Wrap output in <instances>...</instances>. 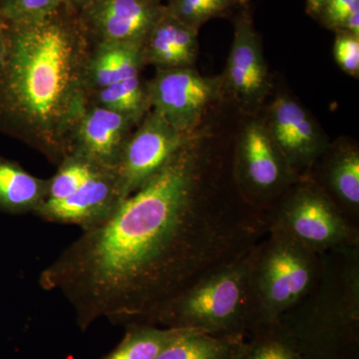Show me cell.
Returning <instances> with one entry per match:
<instances>
[{"mask_svg":"<svg viewBox=\"0 0 359 359\" xmlns=\"http://www.w3.org/2000/svg\"><path fill=\"white\" fill-rule=\"evenodd\" d=\"M233 176L243 197L264 212L299 180L259 121L247 125L238 139Z\"/></svg>","mask_w":359,"mask_h":359,"instance_id":"52a82bcc","label":"cell"},{"mask_svg":"<svg viewBox=\"0 0 359 359\" xmlns=\"http://www.w3.org/2000/svg\"><path fill=\"white\" fill-rule=\"evenodd\" d=\"M196 134L181 133L151 110L130 135L114 169L124 197L136 192Z\"/></svg>","mask_w":359,"mask_h":359,"instance_id":"9c48e42d","label":"cell"},{"mask_svg":"<svg viewBox=\"0 0 359 359\" xmlns=\"http://www.w3.org/2000/svg\"><path fill=\"white\" fill-rule=\"evenodd\" d=\"M252 250L194 283L144 323L237 335L249 327L248 276Z\"/></svg>","mask_w":359,"mask_h":359,"instance_id":"5b68a950","label":"cell"},{"mask_svg":"<svg viewBox=\"0 0 359 359\" xmlns=\"http://www.w3.org/2000/svg\"><path fill=\"white\" fill-rule=\"evenodd\" d=\"M340 211L359 226V152L354 147L337 149L321 165L320 176L311 180Z\"/></svg>","mask_w":359,"mask_h":359,"instance_id":"2e32d148","label":"cell"},{"mask_svg":"<svg viewBox=\"0 0 359 359\" xmlns=\"http://www.w3.org/2000/svg\"><path fill=\"white\" fill-rule=\"evenodd\" d=\"M144 67L141 45H93L85 70L86 91L105 88L128 78L139 76Z\"/></svg>","mask_w":359,"mask_h":359,"instance_id":"e0dca14e","label":"cell"},{"mask_svg":"<svg viewBox=\"0 0 359 359\" xmlns=\"http://www.w3.org/2000/svg\"><path fill=\"white\" fill-rule=\"evenodd\" d=\"M57 172L48 179V197L46 201L66 199L79 190L94 175L106 168L77 155H67L57 165Z\"/></svg>","mask_w":359,"mask_h":359,"instance_id":"7402d4cb","label":"cell"},{"mask_svg":"<svg viewBox=\"0 0 359 359\" xmlns=\"http://www.w3.org/2000/svg\"><path fill=\"white\" fill-rule=\"evenodd\" d=\"M245 4L244 0H166L165 6L177 20L199 30L207 21Z\"/></svg>","mask_w":359,"mask_h":359,"instance_id":"603a6c76","label":"cell"},{"mask_svg":"<svg viewBox=\"0 0 359 359\" xmlns=\"http://www.w3.org/2000/svg\"><path fill=\"white\" fill-rule=\"evenodd\" d=\"M87 102L140 123L151 111L148 81L141 75L86 93Z\"/></svg>","mask_w":359,"mask_h":359,"instance_id":"d6986e66","label":"cell"},{"mask_svg":"<svg viewBox=\"0 0 359 359\" xmlns=\"http://www.w3.org/2000/svg\"><path fill=\"white\" fill-rule=\"evenodd\" d=\"M7 52H8V27L0 20V78L6 68Z\"/></svg>","mask_w":359,"mask_h":359,"instance_id":"83f0119b","label":"cell"},{"mask_svg":"<svg viewBox=\"0 0 359 359\" xmlns=\"http://www.w3.org/2000/svg\"><path fill=\"white\" fill-rule=\"evenodd\" d=\"M165 11L161 0H93L78 13L90 45H141Z\"/></svg>","mask_w":359,"mask_h":359,"instance_id":"30bf717a","label":"cell"},{"mask_svg":"<svg viewBox=\"0 0 359 359\" xmlns=\"http://www.w3.org/2000/svg\"><path fill=\"white\" fill-rule=\"evenodd\" d=\"M137 126L131 118L86 101L68 135L67 155L81 156L98 166L115 169Z\"/></svg>","mask_w":359,"mask_h":359,"instance_id":"7c38bea8","label":"cell"},{"mask_svg":"<svg viewBox=\"0 0 359 359\" xmlns=\"http://www.w3.org/2000/svg\"><path fill=\"white\" fill-rule=\"evenodd\" d=\"M242 351L237 335L215 337L194 330L174 340L157 359H237Z\"/></svg>","mask_w":359,"mask_h":359,"instance_id":"ffe728a7","label":"cell"},{"mask_svg":"<svg viewBox=\"0 0 359 359\" xmlns=\"http://www.w3.org/2000/svg\"><path fill=\"white\" fill-rule=\"evenodd\" d=\"M0 78V131L58 165L68 135L86 104L85 70L91 45L67 4L44 20L8 25Z\"/></svg>","mask_w":359,"mask_h":359,"instance_id":"7a4b0ae2","label":"cell"},{"mask_svg":"<svg viewBox=\"0 0 359 359\" xmlns=\"http://www.w3.org/2000/svg\"><path fill=\"white\" fill-rule=\"evenodd\" d=\"M195 328H157L149 323H132L114 351L102 359H157L170 344Z\"/></svg>","mask_w":359,"mask_h":359,"instance_id":"44dd1931","label":"cell"},{"mask_svg":"<svg viewBox=\"0 0 359 359\" xmlns=\"http://www.w3.org/2000/svg\"><path fill=\"white\" fill-rule=\"evenodd\" d=\"M334 59L347 74L358 77L359 73V36L347 32H337L334 45Z\"/></svg>","mask_w":359,"mask_h":359,"instance_id":"4316f807","label":"cell"},{"mask_svg":"<svg viewBox=\"0 0 359 359\" xmlns=\"http://www.w3.org/2000/svg\"><path fill=\"white\" fill-rule=\"evenodd\" d=\"M66 4L65 0H0V20L8 25L44 20Z\"/></svg>","mask_w":359,"mask_h":359,"instance_id":"cb8c5ba5","label":"cell"},{"mask_svg":"<svg viewBox=\"0 0 359 359\" xmlns=\"http://www.w3.org/2000/svg\"><path fill=\"white\" fill-rule=\"evenodd\" d=\"M266 126L297 178L308 177L316 161L327 152V143L318 127L290 97L280 96L273 101Z\"/></svg>","mask_w":359,"mask_h":359,"instance_id":"8fae6325","label":"cell"},{"mask_svg":"<svg viewBox=\"0 0 359 359\" xmlns=\"http://www.w3.org/2000/svg\"><path fill=\"white\" fill-rule=\"evenodd\" d=\"M358 320L359 245H353L321 254L316 285L278 325L306 348L323 353L353 339Z\"/></svg>","mask_w":359,"mask_h":359,"instance_id":"3957f363","label":"cell"},{"mask_svg":"<svg viewBox=\"0 0 359 359\" xmlns=\"http://www.w3.org/2000/svg\"><path fill=\"white\" fill-rule=\"evenodd\" d=\"M261 328L264 334L248 349L245 359H299L297 349L278 323Z\"/></svg>","mask_w":359,"mask_h":359,"instance_id":"d4e9b609","label":"cell"},{"mask_svg":"<svg viewBox=\"0 0 359 359\" xmlns=\"http://www.w3.org/2000/svg\"><path fill=\"white\" fill-rule=\"evenodd\" d=\"M266 215L269 231L282 233L320 255L359 245L358 224L306 177L295 181Z\"/></svg>","mask_w":359,"mask_h":359,"instance_id":"8992f818","label":"cell"},{"mask_svg":"<svg viewBox=\"0 0 359 359\" xmlns=\"http://www.w3.org/2000/svg\"><path fill=\"white\" fill-rule=\"evenodd\" d=\"M161 1H164V0H161ZM165 1H166V0H165Z\"/></svg>","mask_w":359,"mask_h":359,"instance_id":"1f68e13d","label":"cell"},{"mask_svg":"<svg viewBox=\"0 0 359 359\" xmlns=\"http://www.w3.org/2000/svg\"><path fill=\"white\" fill-rule=\"evenodd\" d=\"M266 212L243 197L230 169L192 137L104 223L41 271L82 330L106 318L140 323L266 235Z\"/></svg>","mask_w":359,"mask_h":359,"instance_id":"6da1fadb","label":"cell"},{"mask_svg":"<svg viewBox=\"0 0 359 359\" xmlns=\"http://www.w3.org/2000/svg\"><path fill=\"white\" fill-rule=\"evenodd\" d=\"M125 199L114 169H103L66 199L46 201L34 215L86 231L107 221Z\"/></svg>","mask_w":359,"mask_h":359,"instance_id":"5bb4252c","label":"cell"},{"mask_svg":"<svg viewBox=\"0 0 359 359\" xmlns=\"http://www.w3.org/2000/svg\"><path fill=\"white\" fill-rule=\"evenodd\" d=\"M318 18L330 29L359 36V0H327Z\"/></svg>","mask_w":359,"mask_h":359,"instance_id":"484cf974","label":"cell"},{"mask_svg":"<svg viewBox=\"0 0 359 359\" xmlns=\"http://www.w3.org/2000/svg\"><path fill=\"white\" fill-rule=\"evenodd\" d=\"M224 86L228 87L238 102L248 110L261 105L271 87L261 37L247 11H242L235 20Z\"/></svg>","mask_w":359,"mask_h":359,"instance_id":"4fadbf2b","label":"cell"},{"mask_svg":"<svg viewBox=\"0 0 359 359\" xmlns=\"http://www.w3.org/2000/svg\"><path fill=\"white\" fill-rule=\"evenodd\" d=\"M327 1V0H306V7H308L309 14L318 18L321 9Z\"/></svg>","mask_w":359,"mask_h":359,"instance_id":"f1b7e54d","label":"cell"},{"mask_svg":"<svg viewBox=\"0 0 359 359\" xmlns=\"http://www.w3.org/2000/svg\"><path fill=\"white\" fill-rule=\"evenodd\" d=\"M91 1L93 0H65L66 4L77 13L82 11L85 6H88Z\"/></svg>","mask_w":359,"mask_h":359,"instance_id":"f546056e","label":"cell"},{"mask_svg":"<svg viewBox=\"0 0 359 359\" xmlns=\"http://www.w3.org/2000/svg\"><path fill=\"white\" fill-rule=\"evenodd\" d=\"M198 32L177 20L165 6L142 43L145 66L156 69L194 67L199 52Z\"/></svg>","mask_w":359,"mask_h":359,"instance_id":"9a60e30c","label":"cell"},{"mask_svg":"<svg viewBox=\"0 0 359 359\" xmlns=\"http://www.w3.org/2000/svg\"><path fill=\"white\" fill-rule=\"evenodd\" d=\"M48 197V179L26 171L20 163L0 156V212L35 214Z\"/></svg>","mask_w":359,"mask_h":359,"instance_id":"ac0fdd59","label":"cell"},{"mask_svg":"<svg viewBox=\"0 0 359 359\" xmlns=\"http://www.w3.org/2000/svg\"><path fill=\"white\" fill-rule=\"evenodd\" d=\"M244 1L248 2V1H249V0H244Z\"/></svg>","mask_w":359,"mask_h":359,"instance_id":"4dcf8cb0","label":"cell"},{"mask_svg":"<svg viewBox=\"0 0 359 359\" xmlns=\"http://www.w3.org/2000/svg\"><path fill=\"white\" fill-rule=\"evenodd\" d=\"M156 70L148 81L151 110L181 133H197L205 111L221 94L224 78L202 76L194 67Z\"/></svg>","mask_w":359,"mask_h":359,"instance_id":"ba28073f","label":"cell"},{"mask_svg":"<svg viewBox=\"0 0 359 359\" xmlns=\"http://www.w3.org/2000/svg\"><path fill=\"white\" fill-rule=\"evenodd\" d=\"M320 266L321 255L269 231L252 250L248 276L249 327L278 323L311 292Z\"/></svg>","mask_w":359,"mask_h":359,"instance_id":"277c9868","label":"cell"}]
</instances>
